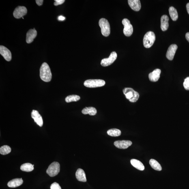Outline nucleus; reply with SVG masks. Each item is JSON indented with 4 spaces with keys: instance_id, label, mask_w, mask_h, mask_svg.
I'll return each instance as SVG.
<instances>
[{
    "instance_id": "1",
    "label": "nucleus",
    "mask_w": 189,
    "mask_h": 189,
    "mask_svg": "<svg viewBox=\"0 0 189 189\" xmlns=\"http://www.w3.org/2000/svg\"><path fill=\"white\" fill-rule=\"evenodd\" d=\"M40 77L42 81L49 82L52 79V74L50 67L47 63H44L41 65L40 68Z\"/></svg>"
},
{
    "instance_id": "2",
    "label": "nucleus",
    "mask_w": 189,
    "mask_h": 189,
    "mask_svg": "<svg viewBox=\"0 0 189 189\" xmlns=\"http://www.w3.org/2000/svg\"><path fill=\"white\" fill-rule=\"evenodd\" d=\"M123 93L126 98L131 102L137 101L139 98V95L132 88H126L123 90Z\"/></svg>"
},
{
    "instance_id": "3",
    "label": "nucleus",
    "mask_w": 189,
    "mask_h": 189,
    "mask_svg": "<svg viewBox=\"0 0 189 189\" xmlns=\"http://www.w3.org/2000/svg\"><path fill=\"white\" fill-rule=\"evenodd\" d=\"M156 40V35L153 32H148L144 37L143 42L144 47L149 48L154 44Z\"/></svg>"
},
{
    "instance_id": "4",
    "label": "nucleus",
    "mask_w": 189,
    "mask_h": 189,
    "mask_svg": "<svg viewBox=\"0 0 189 189\" xmlns=\"http://www.w3.org/2000/svg\"><path fill=\"white\" fill-rule=\"evenodd\" d=\"M99 25L102 34L105 37L108 36L110 34V28L108 20L105 18H101L99 20Z\"/></svg>"
},
{
    "instance_id": "5",
    "label": "nucleus",
    "mask_w": 189,
    "mask_h": 189,
    "mask_svg": "<svg viewBox=\"0 0 189 189\" xmlns=\"http://www.w3.org/2000/svg\"><path fill=\"white\" fill-rule=\"evenodd\" d=\"M106 82L103 80L100 79H91L86 80L84 85L88 88H96L102 87L105 85Z\"/></svg>"
},
{
    "instance_id": "6",
    "label": "nucleus",
    "mask_w": 189,
    "mask_h": 189,
    "mask_svg": "<svg viewBox=\"0 0 189 189\" xmlns=\"http://www.w3.org/2000/svg\"><path fill=\"white\" fill-rule=\"evenodd\" d=\"M60 171V165L59 162H53L49 166L46 170V173L51 177L55 176Z\"/></svg>"
},
{
    "instance_id": "7",
    "label": "nucleus",
    "mask_w": 189,
    "mask_h": 189,
    "mask_svg": "<svg viewBox=\"0 0 189 189\" xmlns=\"http://www.w3.org/2000/svg\"><path fill=\"white\" fill-rule=\"evenodd\" d=\"M122 23L124 26L123 29L124 34L127 37L130 36L133 32V28L130 21L127 19L125 18L123 20Z\"/></svg>"
},
{
    "instance_id": "8",
    "label": "nucleus",
    "mask_w": 189,
    "mask_h": 189,
    "mask_svg": "<svg viewBox=\"0 0 189 189\" xmlns=\"http://www.w3.org/2000/svg\"><path fill=\"white\" fill-rule=\"evenodd\" d=\"M117 57V54L115 52H112L109 57L102 60L101 63V65L103 67L108 66L111 65L116 59Z\"/></svg>"
},
{
    "instance_id": "9",
    "label": "nucleus",
    "mask_w": 189,
    "mask_h": 189,
    "mask_svg": "<svg viewBox=\"0 0 189 189\" xmlns=\"http://www.w3.org/2000/svg\"><path fill=\"white\" fill-rule=\"evenodd\" d=\"M27 13V9L25 6H19L15 9L14 16L17 19H19L25 15Z\"/></svg>"
},
{
    "instance_id": "10",
    "label": "nucleus",
    "mask_w": 189,
    "mask_h": 189,
    "mask_svg": "<svg viewBox=\"0 0 189 189\" xmlns=\"http://www.w3.org/2000/svg\"><path fill=\"white\" fill-rule=\"evenodd\" d=\"M132 144V142L126 140L116 141L114 143V145L116 147L119 149H126Z\"/></svg>"
},
{
    "instance_id": "11",
    "label": "nucleus",
    "mask_w": 189,
    "mask_h": 189,
    "mask_svg": "<svg viewBox=\"0 0 189 189\" xmlns=\"http://www.w3.org/2000/svg\"><path fill=\"white\" fill-rule=\"evenodd\" d=\"M31 117L34 120L35 123L39 126L42 127L43 124V121L42 116L39 114L38 111L33 110L31 113Z\"/></svg>"
},
{
    "instance_id": "12",
    "label": "nucleus",
    "mask_w": 189,
    "mask_h": 189,
    "mask_svg": "<svg viewBox=\"0 0 189 189\" xmlns=\"http://www.w3.org/2000/svg\"><path fill=\"white\" fill-rule=\"evenodd\" d=\"M178 48L177 45L172 44L168 48L166 54V57L170 60H172Z\"/></svg>"
},
{
    "instance_id": "13",
    "label": "nucleus",
    "mask_w": 189,
    "mask_h": 189,
    "mask_svg": "<svg viewBox=\"0 0 189 189\" xmlns=\"http://www.w3.org/2000/svg\"><path fill=\"white\" fill-rule=\"evenodd\" d=\"M0 54L4 57L6 60L10 61L12 59L11 52L6 47L3 46H0Z\"/></svg>"
},
{
    "instance_id": "14",
    "label": "nucleus",
    "mask_w": 189,
    "mask_h": 189,
    "mask_svg": "<svg viewBox=\"0 0 189 189\" xmlns=\"http://www.w3.org/2000/svg\"><path fill=\"white\" fill-rule=\"evenodd\" d=\"M161 71L159 69H156L149 74V78L151 82H156L158 81L160 77Z\"/></svg>"
},
{
    "instance_id": "15",
    "label": "nucleus",
    "mask_w": 189,
    "mask_h": 189,
    "mask_svg": "<svg viewBox=\"0 0 189 189\" xmlns=\"http://www.w3.org/2000/svg\"><path fill=\"white\" fill-rule=\"evenodd\" d=\"M37 35V31L34 28V29H30L28 31L27 34L26 42L28 44H30L33 42Z\"/></svg>"
},
{
    "instance_id": "16",
    "label": "nucleus",
    "mask_w": 189,
    "mask_h": 189,
    "mask_svg": "<svg viewBox=\"0 0 189 189\" xmlns=\"http://www.w3.org/2000/svg\"><path fill=\"white\" fill-rule=\"evenodd\" d=\"M128 3L131 8L134 11H138L141 9V3L139 0H129Z\"/></svg>"
},
{
    "instance_id": "17",
    "label": "nucleus",
    "mask_w": 189,
    "mask_h": 189,
    "mask_svg": "<svg viewBox=\"0 0 189 189\" xmlns=\"http://www.w3.org/2000/svg\"><path fill=\"white\" fill-rule=\"evenodd\" d=\"M169 18L166 15H163L161 18V29L163 31H165L168 29L169 24H168Z\"/></svg>"
},
{
    "instance_id": "18",
    "label": "nucleus",
    "mask_w": 189,
    "mask_h": 189,
    "mask_svg": "<svg viewBox=\"0 0 189 189\" xmlns=\"http://www.w3.org/2000/svg\"><path fill=\"white\" fill-rule=\"evenodd\" d=\"M76 177L78 181L81 182H86L87 181L86 174L83 170L78 168L76 172Z\"/></svg>"
},
{
    "instance_id": "19",
    "label": "nucleus",
    "mask_w": 189,
    "mask_h": 189,
    "mask_svg": "<svg viewBox=\"0 0 189 189\" xmlns=\"http://www.w3.org/2000/svg\"><path fill=\"white\" fill-rule=\"evenodd\" d=\"M23 183L22 178H16L9 181L7 186L11 188H15L21 185Z\"/></svg>"
},
{
    "instance_id": "20",
    "label": "nucleus",
    "mask_w": 189,
    "mask_h": 189,
    "mask_svg": "<svg viewBox=\"0 0 189 189\" xmlns=\"http://www.w3.org/2000/svg\"><path fill=\"white\" fill-rule=\"evenodd\" d=\"M130 162L134 167L140 171H143L145 169L144 166L139 160L136 159H132L130 161Z\"/></svg>"
},
{
    "instance_id": "21",
    "label": "nucleus",
    "mask_w": 189,
    "mask_h": 189,
    "mask_svg": "<svg viewBox=\"0 0 189 189\" xmlns=\"http://www.w3.org/2000/svg\"><path fill=\"white\" fill-rule=\"evenodd\" d=\"M82 113L84 115L89 114L90 115L94 116L97 113L96 108L93 107H86L82 110Z\"/></svg>"
},
{
    "instance_id": "22",
    "label": "nucleus",
    "mask_w": 189,
    "mask_h": 189,
    "mask_svg": "<svg viewBox=\"0 0 189 189\" xmlns=\"http://www.w3.org/2000/svg\"><path fill=\"white\" fill-rule=\"evenodd\" d=\"M169 12L172 19L174 21H176L178 18V13L176 9L173 6L170 7L169 9Z\"/></svg>"
},
{
    "instance_id": "23",
    "label": "nucleus",
    "mask_w": 189,
    "mask_h": 189,
    "mask_svg": "<svg viewBox=\"0 0 189 189\" xmlns=\"http://www.w3.org/2000/svg\"><path fill=\"white\" fill-rule=\"evenodd\" d=\"M149 164L151 167L156 171H161L162 170V167L160 164L154 159H151L149 160Z\"/></svg>"
},
{
    "instance_id": "24",
    "label": "nucleus",
    "mask_w": 189,
    "mask_h": 189,
    "mask_svg": "<svg viewBox=\"0 0 189 189\" xmlns=\"http://www.w3.org/2000/svg\"><path fill=\"white\" fill-rule=\"evenodd\" d=\"M34 168L33 165L29 163H27L22 164L20 167V169L22 171L27 172L32 171Z\"/></svg>"
},
{
    "instance_id": "25",
    "label": "nucleus",
    "mask_w": 189,
    "mask_h": 189,
    "mask_svg": "<svg viewBox=\"0 0 189 189\" xmlns=\"http://www.w3.org/2000/svg\"><path fill=\"white\" fill-rule=\"evenodd\" d=\"M107 134L112 137H118L121 135V131L117 129H112L107 131Z\"/></svg>"
},
{
    "instance_id": "26",
    "label": "nucleus",
    "mask_w": 189,
    "mask_h": 189,
    "mask_svg": "<svg viewBox=\"0 0 189 189\" xmlns=\"http://www.w3.org/2000/svg\"><path fill=\"white\" fill-rule=\"evenodd\" d=\"M80 99V96L77 95H73L67 96L65 98V101L67 103H70L72 102L78 101Z\"/></svg>"
},
{
    "instance_id": "27",
    "label": "nucleus",
    "mask_w": 189,
    "mask_h": 189,
    "mask_svg": "<svg viewBox=\"0 0 189 189\" xmlns=\"http://www.w3.org/2000/svg\"><path fill=\"white\" fill-rule=\"evenodd\" d=\"M11 147L8 145H3L0 148V153L2 155L8 154L11 152Z\"/></svg>"
},
{
    "instance_id": "28",
    "label": "nucleus",
    "mask_w": 189,
    "mask_h": 189,
    "mask_svg": "<svg viewBox=\"0 0 189 189\" xmlns=\"http://www.w3.org/2000/svg\"><path fill=\"white\" fill-rule=\"evenodd\" d=\"M183 86L186 90L189 91V77L185 78L183 83Z\"/></svg>"
},
{
    "instance_id": "29",
    "label": "nucleus",
    "mask_w": 189,
    "mask_h": 189,
    "mask_svg": "<svg viewBox=\"0 0 189 189\" xmlns=\"http://www.w3.org/2000/svg\"><path fill=\"white\" fill-rule=\"evenodd\" d=\"M50 188V189H61L59 184L56 182L54 183L51 185Z\"/></svg>"
},
{
    "instance_id": "30",
    "label": "nucleus",
    "mask_w": 189,
    "mask_h": 189,
    "mask_svg": "<svg viewBox=\"0 0 189 189\" xmlns=\"http://www.w3.org/2000/svg\"><path fill=\"white\" fill-rule=\"evenodd\" d=\"M55 2L54 3V5L57 6L59 5L63 4L65 1V0H55Z\"/></svg>"
},
{
    "instance_id": "31",
    "label": "nucleus",
    "mask_w": 189,
    "mask_h": 189,
    "mask_svg": "<svg viewBox=\"0 0 189 189\" xmlns=\"http://www.w3.org/2000/svg\"><path fill=\"white\" fill-rule=\"evenodd\" d=\"M36 1L37 4L38 6H41L42 5L44 1L43 0H36V1Z\"/></svg>"
},
{
    "instance_id": "32",
    "label": "nucleus",
    "mask_w": 189,
    "mask_h": 189,
    "mask_svg": "<svg viewBox=\"0 0 189 189\" xmlns=\"http://www.w3.org/2000/svg\"><path fill=\"white\" fill-rule=\"evenodd\" d=\"M58 19L60 21H63L65 19V18L64 17L62 16H60L58 18Z\"/></svg>"
},
{
    "instance_id": "33",
    "label": "nucleus",
    "mask_w": 189,
    "mask_h": 189,
    "mask_svg": "<svg viewBox=\"0 0 189 189\" xmlns=\"http://www.w3.org/2000/svg\"><path fill=\"white\" fill-rule=\"evenodd\" d=\"M185 37H186L187 40L189 42V32L186 33Z\"/></svg>"
},
{
    "instance_id": "34",
    "label": "nucleus",
    "mask_w": 189,
    "mask_h": 189,
    "mask_svg": "<svg viewBox=\"0 0 189 189\" xmlns=\"http://www.w3.org/2000/svg\"><path fill=\"white\" fill-rule=\"evenodd\" d=\"M186 9L187 11H188V14H189V3L187 4L186 5Z\"/></svg>"
}]
</instances>
